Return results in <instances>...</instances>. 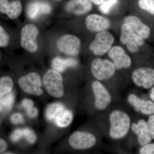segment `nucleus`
Masks as SVG:
<instances>
[{
    "label": "nucleus",
    "mask_w": 154,
    "mask_h": 154,
    "mask_svg": "<svg viewBox=\"0 0 154 154\" xmlns=\"http://www.w3.org/2000/svg\"><path fill=\"white\" fill-rule=\"evenodd\" d=\"M110 137L114 139L122 138L127 134L131 126L129 116L121 110L112 111L109 116Z\"/></svg>",
    "instance_id": "nucleus-1"
},
{
    "label": "nucleus",
    "mask_w": 154,
    "mask_h": 154,
    "mask_svg": "<svg viewBox=\"0 0 154 154\" xmlns=\"http://www.w3.org/2000/svg\"><path fill=\"white\" fill-rule=\"evenodd\" d=\"M43 83L48 93L53 97L60 98L64 94L63 79L59 72L49 69L43 77Z\"/></svg>",
    "instance_id": "nucleus-2"
},
{
    "label": "nucleus",
    "mask_w": 154,
    "mask_h": 154,
    "mask_svg": "<svg viewBox=\"0 0 154 154\" xmlns=\"http://www.w3.org/2000/svg\"><path fill=\"white\" fill-rule=\"evenodd\" d=\"M38 34L39 30L35 25L29 24L23 26L21 31L20 39L22 48L31 53H36L38 48Z\"/></svg>",
    "instance_id": "nucleus-3"
},
{
    "label": "nucleus",
    "mask_w": 154,
    "mask_h": 154,
    "mask_svg": "<svg viewBox=\"0 0 154 154\" xmlns=\"http://www.w3.org/2000/svg\"><path fill=\"white\" fill-rule=\"evenodd\" d=\"M116 68L113 63L107 59L96 58L91 64L92 75L99 81H105L110 79L115 74Z\"/></svg>",
    "instance_id": "nucleus-4"
},
{
    "label": "nucleus",
    "mask_w": 154,
    "mask_h": 154,
    "mask_svg": "<svg viewBox=\"0 0 154 154\" xmlns=\"http://www.w3.org/2000/svg\"><path fill=\"white\" fill-rule=\"evenodd\" d=\"M115 38L107 31L99 32L89 46V49L95 55L102 56L108 52L112 47Z\"/></svg>",
    "instance_id": "nucleus-5"
},
{
    "label": "nucleus",
    "mask_w": 154,
    "mask_h": 154,
    "mask_svg": "<svg viewBox=\"0 0 154 154\" xmlns=\"http://www.w3.org/2000/svg\"><path fill=\"white\" fill-rule=\"evenodd\" d=\"M120 40L126 45L129 52L135 53L138 51L140 46L144 43L143 38L135 33L127 24L124 23L121 27Z\"/></svg>",
    "instance_id": "nucleus-6"
},
{
    "label": "nucleus",
    "mask_w": 154,
    "mask_h": 154,
    "mask_svg": "<svg viewBox=\"0 0 154 154\" xmlns=\"http://www.w3.org/2000/svg\"><path fill=\"white\" fill-rule=\"evenodd\" d=\"M19 85L24 92L35 96H41L43 94L42 89V81L37 73H29L19 79Z\"/></svg>",
    "instance_id": "nucleus-7"
},
{
    "label": "nucleus",
    "mask_w": 154,
    "mask_h": 154,
    "mask_svg": "<svg viewBox=\"0 0 154 154\" xmlns=\"http://www.w3.org/2000/svg\"><path fill=\"white\" fill-rule=\"evenodd\" d=\"M56 45L58 49L63 54L76 56L79 54L81 41L80 38L75 35L66 34L59 38Z\"/></svg>",
    "instance_id": "nucleus-8"
},
{
    "label": "nucleus",
    "mask_w": 154,
    "mask_h": 154,
    "mask_svg": "<svg viewBox=\"0 0 154 154\" xmlns=\"http://www.w3.org/2000/svg\"><path fill=\"white\" fill-rule=\"evenodd\" d=\"M69 143L75 149H87L96 144V138L91 133L77 131L71 135L69 138Z\"/></svg>",
    "instance_id": "nucleus-9"
},
{
    "label": "nucleus",
    "mask_w": 154,
    "mask_h": 154,
    "mask_svg": "<svg viewBox=\"0 0 154 154\" xmlns=\"http://www.w3.org/2000/svg\"><path fill=\"white\" fill-rule=\"evenodd\" d=\"M133 82L136 85L148 89L154 85V69L149 67L136 69L132 73Z\"/></svg>",
    "instance_id": "nucleus-10"
},
{
    "label": "nucleus",
    "mask_w": 154,
    "mask_h": 154,
    "mask_svg": "<svg viewBox=\"0 0 154 154\" xmlns=\"http://www.w3.org/2000/svg\"><path fill=\"white\" fill-rule=\"evenodd\" d=\"M92 88L95 97V107L98 110H104L111 102L110 93L105 86L99 81L93 82Z\"/></svg>",
    "instance_id": "nucleus-11"
},
{
    "label": "nucleus",
    "mask_w": 154,
    "mask_h": 154,
    "mask_svg": "<svg viewBox=\"0 0 154 154\" xmlns=\"http://www.w3.org/2000/svg\"><path fill=\"white\" fill-rule=\"evenodd\" d=\"M108 54L117 69H128L131 66V58L120 46H113L109 51Z\"/></svg>",
    "instance_id": "nucleus-12"
},
{
    "label": "nucleus",
    "mask_w": 154,
    "mask_h": 154,
    "mask_svg": "<svg viewBox=\"0 0 154 154\" xmlns=\"http://www.w3.org/2000/svg\"><path fill=\"white\" fill-rule=\"evenodd\" d=\"M86 28L92 32L106 31L110 28L111 23L109 19L98 14L89 15L85 19Z\"/></svg>",
    "instance_id": "nucleus-13"
},
{
    "label": "nucleus",
    "mask_w": 154,
    "mask_h": 154,
    "mask_svg": "<svg viewBox=\"0 0 154 154\" xmlns=\"http://www.w3.org/2000/svg\"><path fill=\"white\" fill-rule=\"evenodd\" d=\"M128 100L137 112L146 115L154 114V103L152 101L141 99L132 94L128 96Z\"/></svg>",
    "instance_id": "nucleus-14"
},
{
    "label": "nucleus",
    "mask_w": 154,
    "mask_h": 154,
    "mask_svg": "<svg viewBox=\"0 0 154 154\" xmlns=\"http://www.w3.org/2000/svg\"><path fill=\"white\" fill-rule=\"evenodd\" d=\"M22 11V3L19 0L11 2L8 0H0V13L5 14L9 19H17Z\"/></svg>",
    "instance_id": "nucleus-15"
},
{
    "label": "nucleus",
    "mask_w": 154,
    "mask_h": 154,
    "mask_svg": "<svg viewBox=\"0 0 154 154\" xmlns=\"http://www.w3.org/2000/svg\"><path fill=\"white\" fill-rule=\"evenodd\" d=\"M124 22L129 25L134 32L143 39H147L149 37L150 28L143 24L138 17L133 16H128L125 18Z\"/></svg>",
    "instance_id": "nucleus-16"
},
{
    "label": "nucleus",
    "mask_w": 154,
    "mask_h": 154,
    "mask_svg": "<svg viewBox=\"0 0 154 154\" xmlns=\"http://www.w3.org/2000/svg\"><path fill=\"white\" fill-rule=\"evenodd\" d=\"M92 8L89 0H70L67 3L66 10L71 14L81 16L90 12Z\"/></svg>",
    "instance_id": "nucleus-17"
},
{
    "label": "nucleus",
    "mask_w": 154,
    "mask_h": 154,
    "mask_svg": "<svg viewBox=\"0 0 154 154\" xmlns=\"http://www.w3.org/2000/svg\"><path fill=\"white\" fill-rule=\"evenodd\" d=\"M131 130L137 136L138 141L140 145H145L151 141L152 138L149 132L147 122L144 119H140L137 123H133Z\"/></svg>",
    "instance_id": "nucleus-18"
},
{
    "label": "nucleus",
    "mask_w": 154,
    "mask_h": 154,
    "mask_svg": "<svg viewBox=\"0 0 154 154\" xmlns=\"http://www.w3.org/2000/svg\"><path fill=\"white\" fill-rule=\"evenodd\" d=\"M51 11V6L48 3L42 1H34L28 6L27 15L30 19L34 20L38 18L40 14H48Z\"/></svg>",
    "instance_id": "nucleus-19"
},
{
    "label": "nucleus",
    "mask_w": 154,
    "mask_h": 154,
    "mask_svg": "<svg viewBox=\"0 0 154 154\" xmlns=\"http://www.w3.org/2000/svg\"><path fill=\"white\" fill-rule=\"evenodd\" d=\"M78 64V61L75 59L72 58H63L58 57L53 60L51 66L54 70L59 72H62L68 68L76 66Z\"/></svg>",
    "instance_id": "nucleus-20"
},
{
    "label": "nucleus",
    "mask_w": 154,
    "mask_h": 154,
    "mask_svg": "<svg viewBox=\"0 0 154 154\" xmlns=\"http://www.w3.org/2000/svg\"><path fill=\"white\" fill-rule=\"evenodd\" d=\"M66 109L64 105L60 103H54L48 105L45 112V116L48 121L53 122Z\"/></svg>",
    "instance_id": "nucleus-21"
},
{
    "label": "nucleus",
    "mask_w": 154,
    "mask_h": 154,
    "mask_svg": "<svg viewBox=\"0 0 154 154\" xmlns=\"http://www.w3.org/2000/svg\"><path fill=\"white\" fill-rule=\"evenodd\" d=\"M73 117L72 111L66 108L56 119L54 122L59 127H66L71 123Z\"/></svg>",
    "instance_id": "nucleus-22"
},
{
    "label": "nucleus",
    "mask_w": 154,
    "mask_h": 154,
    "mask_svg": "<svg viewBox=\"0 0 154 154\" xmlns=\"http://www.w3.org/2000/svg\"><path fill=\"white\" fill-rule=\"evenodd\" d=\"M15 101L14 93H9L0 98V112L5 113L12 109Z\"/></svg>",
    "instance_id": "nucleus-23"
},
{
    "label": "nucleus",
    "mask_w": 154,
    "mask_h": 154,
    "mask_svg": "<svg viewBox=\"0 0 154 154\" xmlns=\"http://www.w3.org/2000/svg\"><path fill=\"white\" fill-rule=\"evenodd\" d=\"M13 80L9 76L0 78V98L8 94L14 87Z\"/></svg>",
    "instance_id": "nucleus-24"
},
{
    "label": "nucleus",
    "mask_w": 154,
    "mask_h": 154,
    "mask_svg": "<svg viewBox=\"0 0 154 154\" xmlns=\"http://www.w3.org/2000/svg\"><path fill=\"white\" fill-rule=\"evenodd\" d=\"M138 5L141 9L154 15V0H140Z\"/></svg>",
    "instance_id": "nucleus-25"
},
{
    "label": "nucleus",
    "mask_w": 154,
    "mask_h": 154,
    "mask_svg": "<svg viewBox=\"0 0 154 154\" xmlns=\"http://www.w3.org/2000/svg\"><path fill=\"white\" fill-rule=\"evenodd\" d=\"M10 38L8 33L2 26L0 25V48L7 47L10 43Z\"/></svg>",
    "instance_id": "nucleus-26"
},
{
    "label": "nucleus",
    "mask_w": 154,
    "mask_h": 154,
    "mask_svg": "<svg viewBox=\"0 0 154 154\" xmlns=\"http://www.w3.org/2000/svg\"><path fill=\"white\" fill-rule=\"evenodd\" d=\"M23 129V137L26 139L29 143L32 144L35 142L36 137L34 131L29 128H25Z\"/></svg>",
    "instance_id": "nucleus-27"
},
{
    "label": "nucleus",
    "mask_w": 154,
    "mask_h": 154,
    "mask_svg": "<svg viewBox=\"0 0 154 154\" xmlns=\"http://www.w3.org/2000/svg\"><path fill=\"white\" fill-rule=\"evenodd\" d=\"M117 2V0H109L105 2H104L99 7V10L103 14H107L110 8Z\"/></svg>",
    "instance_id": "nucleus-28"
},
{
    "label": "nucleus",
    "mask_w": 154,
    "mask_h": 154,
    "mask_svg": "<svg viewBox=\"0 0 154 154\" xmlns=\"http://www.w3.org/2000/svg\"><path fill=\"white\" fill-rule=\"evenodd\" d=\"M141 154H154V143H147L143 146L139 151Z\"/></svg>",
    "instance_id": "nucleus-29"
},
{
    "label": "nucleus",
    "mask_w": 154,
    "mask_h": 154,
    "mask_svg": "<svg viewBox=\"0 0 154 154\" xmlns=\"http://www.w3.org/2000/svg\"><path fill=\"white\" fill-rule=\"evenodd\" d=\"M11 121L14 124H24L25 122L23 116L19 113H15L12 115L11 117Z\"/></svg>",
    "instance_id": "nucleus-30"
},
{
    "label": "nucleus",
    "mask_w": 154,
    "mask_h": 154,
    "mask_svg": "<svg viewBox=\"0 0 154 154\" xmlns=\"http://www.w3.org/2000/svg\"><path fill=\"white\" fill-rule=\"evenodd\" d=\"M147 125L150 135L152 138L154 140V114L150 116Z\"/></svg>",
    "instance_id": "nucleus-31"
},
{
    "label": "nucleus",
    "mask_w": 154,
    "mask_h": 154,
    "mask_svg": "<svg viewBox=\"0 0 154 154\" xmlns=\"http://www.w3.org/2000/svg\"><path fill=\"white\" fill-rule=\"evenodd\" d=\"M23 137V129H17L14 131L11 135V140L14 142L18 141Z\"/></svg>",
    "instance_id": "nucleus-32"
},
{
    "label": "nucleus",
    "mask_w": 154,
    "mask_h": 154,
    "mask_svg": "<svg viewBox=\"0 0 154 154\" xmlns=\"http://www.w3.org/2000/svg\"><path fill=\"white\" fill-rule=\"evenodd\" d=\"M22 105L24 108L27 110L31 107H33L34 103L32 100L26 99H24L22 101Z\"/></svg>",
    "instance_id": "nucleus-33"
},
{
    "label": "nucleus",
    "mask_w": 154,
    "mask_h": 154,
    "mask_svg": "<svg viewBox=\"0 0 154 154\" xmlns=\"http://www.w3.org/2000/svg\"><path fill=\"white\" fill-rule=\"evenodd\" d=\"M27 114L31 118H35L38 113V109L36 107H32L27 110Z\"/></svg>",
    "instance_id": "nucleus-34"
},
{
    "label": "nucleus",
    "mask_w": 154,
    "mask_h": 154,
    "mask_svg": "<svg viewBox=\"0 0 154 154\" xmlns=\"http://www.w3.org/2000/svg\"><path fill=\"white\" fill-rule=\"evenodd\" d=\"M8 147L7 143L2 139L0 138V153L3 152L7 149Z\"/></svg>",
    "instance_id": "nucleus-35"
},
{
    "label": "nucleus",
    "mask_w": 154,
    "mask_h": 154,
    "mask_svg": "<svg viewBox=\"0 0 154 154\" xmlns=\"http://www.w3.org/2000/svg\"><path fill=\"white\" fill-rule=\"evenodd\" d=\"M96 5H101L104 2V0H90Z\"/></svg>",
    "instance_id": "nucleus-36"
},
{
    "label": "nucleus",
    "mask_w": 154,
    "mask_h": 154,
    "mask_svg": "<svg viewBox=\"0 0 154 154\" xmlns=\"http://www.w3.org/2000/svg\"><path fill=\"white\" fill-rule=\"evenodd\" d=\"M150 97L151 99L154 102V94L150 93Z\"/></svg>",
    "instance_id": "nucleus-37"
},
{
    "label": "nucleus",
    "mask_w": 154,
    "mask_h": 154,
    "mask_svg": "<svg viewBox=\"0 0 154 154\" xmlns=\"http://www.w3.org/2000/svg\"><path fill=\"white\" fill-rule=\"evenodd\" d=\"M151 93L154 94V87L152 88L151 91Z\"/></svg>",
    "instance_id": "nucleus-38"
},
{
    "label": "nucleus",
    "mask_w": 154,
    "mask_h": 154,
    "mask_svg": "<svg viewBox=\"0 0 154 154\" xmlns=\"http://www.w3.org/2000/svg\"><path fill=\"white\" fill-rule=\"evenodd\" d=\"M54 1H61V0H54Z\"/></svg>",
    "instance_id": "nucleus-39"
},
{
    "label": "nucleus",
    "mask_w": 154,
    "mask_h": 154,
    "mask_svg": "<svg viewBox=\"0 0 154 154\" xmlns=\"http://www.w3.org/2000/svg\"><path fill=\"white\" fill-rule=\"evenodd\" d=\"M1 53H0V59H1Z\"/></svg>",
    "instance_id": "nucleus-40"
}]
</instances>
